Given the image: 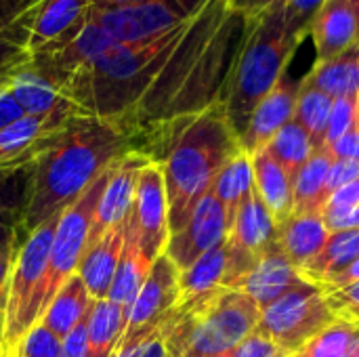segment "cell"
<instances>
[{
  "label": "cell",
  "instance_id": "5b68a950",
  "mask_svg": "<svg viewBox=\"0 0 359 357\" xmlns=\"http://www.w3.org/2000/svg\"><path fill=\"white\" fill-rule=\"evenodd\" d=\"M259 305L244 292L221 288L191 305L175 307L160 332L168 356L229 357L255 335Z\"/></svg>",
  "mask_w": 359,
  "mask_h": 357
},
{
  "label": "cell",
  "instance_id": "277c9868",
  "mask_svg": "<svg viewBox=\"0 0 359 357\" xmlns=\"http://www.w3.org/2000/svg\"><path fill=\"white\" fill-rule=\"evenodd\" d=\"M288 17L284 0H276L263 13L246 19V36L225 82L221 105L238 137L248 126L257 105L288 72V63L303 42Z\"/></svg>",
  "mask_w": 359,
  "mask_h": 357
},
{
  "label": "cell",
  "instance_id": "9a60e30c",
  "mask_svg": "<svg viewBox=\"0 0 359 357\" xmlns=\"http://www.w3.org/2000/svg\"><path fill=\"white\" fill-rule=\"evenodd\" d=\"M149 162H154V160L147 154H143L139 149H130L111 164L107 183H105L103 194L97 204L88 242H93V240L101 238L105 231L126 223V219L133 210L139 175Z\"/></svg>",
  "mask_w": 359,
  "mask_h": 357
},
{
  "label": "cell",
  "instance_id": "b9f144b4",
  "mask_svg": "<svg viewBox=\"0 0 359 357\" xmlns=\"http://www.w3.org/2000/svg\"><path fill=\"white\" fill-rule=\"evenodd\" d=\"M229 357H290L284 353L276 343H271L269 339L261 337V335H250L242 345H238L233 349V353Z\"/></svg>",
  "mask_w": 359,
  "mask_h": 357
},
{
  "label": "cell",
  "instance_id": "4316f807",
  "mask_svg": "<svg viewBox=\"0 0 359 357\" xmlns=\"http://www.w3.org/2000/svg\"><path fill=\"white\" fill-rule=\"evenodd\" d=\"M6 86L15 95L25 116H46L69 103L59 93V88L48 82L32 63H25L15 69L6 80Z\"/></svg>",
  "mask_w": 359,
  "mask_h": 357
},
{
  "label": "cell",
  "instance_id": "f907efd6",
  "mask_svg": "<svg viewBox=\"0 0 359 357\" xmlns=\"http://www.w3.org/2000/svg\"><path fill=\"white\" fill-rule=\"evenodd\" d=\"M143 0H93L95 8H111V6H126V4H137Z\"/></svg>",
  "mask_w": 359,
  "mask_h": 357
},
{
  "label": "cell",
  "instance_id": "4dcf8cb0",
  "mask_svg": "<svg viewBox=\"0 0 359 357\" xmlns=\"http://www.w3.org/2000/svg\"><path fill=\"white\" fill-rule=\"evenodd\" d=\"M359 259V229H345L330 234L326 246L316 255L305 267H301V274L307 282H313L322 286L337 274H341L345 267H349L353 261Z\"/></svg>",
  "mask_w": 359,
  "mask_h": 357
},
{
  "label": "cell",
  "instance_id": "cb8c5ba5",
  "mask_svg": "<svg viewBox=\"0 0 359 357\" xmlns=\"http://www.w3.org/2000/svg\"><path fill=\"white\" fill-rule=\"evenodd\" d=\"M330 231L318 213L292 215L280 225V246L294 267H305L326 246Z\"/></svg>",
  "mask_w": 359,
  "mask_h": 357
},
{
  "label": "cell",
  "instance_id": "5bb4252c",
  "mask_svg": "<svg viewBox=\"0 0 359 357\" xmlns=\"http://www.w3.org/2000/svg\"><path fill=\"white\" fill-rule=\"evenodd\" d=\"M229 221L223 204L215 198L212 191H208L194 208L189 221L183 229L170 236L166 255L172 259V263L185 271L191 267L202 255L219 246L229 236Z\"/></svg>",
  "mask_w": 359,
  "mask_h": 357
},
{
  "label": "cell",
  "instance_id": "e0dca14e",
  "mask_svg": "<svg viewBox=\"0 0 359 357\" xmlns=\"http://www.w3.org/2000/svg\"><path fill=\"white\" fill-rule=\"evenodd\" d=\"M305 282L307 280L303 278L301 269L290 263V259L284 255L282 246L278 244L267 252H263L255 263V267L246 276H242L231 286V290H240L248 295L263 311Z\"/></svg>",
  "mask_w": 359,
  "mask_h": 357
},
{
  "label": "cell",
  "instance_id": "9c48e42d",
  "mask_svg": "<svg viewBox=\"0 0 359 357\" xmlns=\"http://www.w3.org/2000/svg\"><path fill=\"white\" fill-rule=\"evenodd\" d=\"M206 2L208 0H143L111 8L93 6L88 19L97 23L114 42L135 44L181 25Z\"/></svg>",
  "mask_w": 359,
  "mask_h": 357
},
{
  "label": "cell",
  "instance_id": "7c38bea8",
  "mask_svg": "<svg viewBox=\"0 0 359 357\" xmlns=\"http://www.w3.org/2000/svg\"><path fill=\"white\" fill-rule=\"evenodd\" d=\"M128 225L133 227L147 261L154 263L160 255L166 252L170 240V219L166 181L160 162H149L141 170Z\"/></svg>",
  "mask_w": 359,
  "mask_h": 357
},
{
  "label": "cell",
  "instance_id": "f1b7e54d",
  "mask_svg": "<svg viewBox=\"0 0 359 357\" xmlns=\"http://www.w3.org/2000/svg\"><path fill=\"white\" fill-rule=\"evenodd\" d=\"M151 269V261H147V257L143 255L139 240L133 231V227L128 225L126 219V240H124V250L109 288V301L124 307L126 314H130V307L139 295V290L143 288L147 274Z\"/></svg>",
  "mask_w": 359,
  "mask_h": 357
},
{
  "label": "cell",
  "instance_id": "ffe728a7",
  "mask_svg": "<svg viewBox=\"0 0 359 357\" xmlns=\"http://www.w3.org/2000/svg\"><path fill=\"white\" fill-rule=\"evenodd\" d=\"M318 61H328L359 40V23L351 0H326L309 29Z\"/></svg>",
  "mask_w": 359,
  "mask_h": 357
},
{
  "label": "cell",
  "instance_id": "7402d4cb",
  "mask_svg": "<svg viewBox=\"0 0 359 357\" xmlns=\"http://www.w3.org/2000/svg\"><path fill=\"white\" fill-rule=\"evenodd\" d=\"M90 8L93 0H42L36 6L29 32L32 55L86 21Z\"/></svg>",
  "mask_w": 359,
  "mask_h": 357
},
{
  "label": "cell",
  "instance_id": "d6986e66",
  "mask_svg": "<svg viewBox=\"0 0 359 357\" xmlns=\"http://www.w3.org/2000/svg\"><path fill=\"white\" fill-rule=\"evenodd\" d=\"M124 240H126V223L88 242L78 263V276L82 278L86 290L95 301H103L109 297V288L124 250Z\"/></svg>",
  "mask_w": 359,
  "mask_h": 357
},
{
  "label": "cell",
  "instance_id": "8fae6325",
  "mask_svg": "<svg viewBox=\"0 0 359 357\" xmlns=\"http://www.w3.org/2000/svg\"><path fill=\"white\" fill-rule=\"evenodd\" d=\"M179 299H181V269L164 252L151 263L147 280L130 307L126 332L120 343L143 341L154 332H158L166 322V318L179 305Z\"/></svg>",
  "mask_w": 359,
  "mask_h": 357
},
{
  "label": "cell",
  "instance_id": "836d02e7",
  "mask_svg": "<svg viewBox=\"0 0 359 357\" xmlns=\"http://www.w3.org/2000/svg\"><path fill=\"white\" fill-rule=\"evenodd\" d=\"M265 151L290 175L294 173L318 151L316 143L307 135V130L292 118L265 147Z\"/></svg>",
  "mask_w": 359,
  "mask_h": 357
},
{
  "label": "cell",
  "instance_id": "7a4b0ae2",
  "mask_svg": "<svg viewBox=\"0 0 359 357\" xmlns=\"http://www.w3.org/2000/svg\"><path fill=\"white\" fill-rule=\"evenodd\" d=\"M130 149H135V141L107 120L76 114L63 122L34 160L32 191L15 231V248L42 223L74 206Z\"/></svg>",
  "mask_w": 359,
  "mask_h": 357
},
{
  "label": "cell",
  "instance_id": "f5cc1de1",
  "mask_svg": "<svg viewBox=\"0 0 359 357\" xmlns=\"http://www.w3.org/2000/svg\"><path fill=\"white\" fill-rule=\"evenodd\" d=\"M351 6H353V11H355V17H358L359 23V0H351Z\"/></svg>",
  "mask_w": 359,
  "mask_h": 357
},
{
  "label": "cell",
  "instance_id": "484cf974",
  "mask_svg": "<svg viewBox=\"0 0 359 357\" xmlns=\"http://www.w3.org/2000/svg\"><path fill=\"white\" fill-rule=\"evenodd\" d=\"M303 82L332 99L359 97V40L328 61H316Z\"/></svg>",
  "mask_w": 359,
  "mask_h": 357
},
{
  "label": "cell",
  "instance_id": "44dd1931",
  "mask_svg": "<svg viewBox=\"0 0 359 357\" xmlns=\"http://www.w3.org/2000/svg\"><path fill=\"white\" fill-rule=\"evenodd\" d=\"M227 238L257 259L280 244V225L259 198L257 189L250 191V196L238 210Z\"/></svg>",
  "mask_w": 359,
  "mask_h": 357
},
{
  "label": "cell",
  "instance_id": "d4e9b609",
  "mask_svg": "<svg viewBox=\"0 0 359 357\" xmlns=\"http://www.w3.org/2000/svg\"><path fill=\"white\" fill-rule=\"evenodd\" d=\"M93 303H95V299L90 297L82 278L76 271L57 290V295L53 297L50 305L46 307V311L42 314L38 324L46 326L55 337H59L63 341L90 314Z\"/></svg>",
  "mask_w": 359,
  "mask_h": 357
},
{
  "label": "cell",
  "instance_id": "db71d44e",
  "mask_svg": "<svg viewBox=\"0 0 359 357\" xmlns=\"http://www.w3.org/2000/svg\"><path fill=\"white\" fill-rule=\"evenodd\" d=\"M2 339H4V326L0 324V349H2Z\"/></svg>",
  "mask_w": 359,
  "mask_h": 357
},
{
  "label": "cell",
  "instance_id": "bcb514c9",
  "mask_svg": "<svg viewBox=\"0 0 359 357\" xmlns=\"http://www.w3.org/2000/svg\"><path fill=\"white\" fill-rule=\"evenodd\" d=\"M23 116H25V112L17 103L15 95L6 86V82H0V130L11 126L13 122H17Z\"/></svg>",
  "mask_w": 359,
  "mask_h": 357
},
{
  "label": "cell",
  "instance_id": "8d00e7d4",
  "mask_svg": "<svg viewBox=\"0 0 359 357\" xmlns=\"http://www.w3.org/2000/svg\"><path fill=\"white\" fill-rule=\"evenodd\" d=\"M61 343L46 326L36 324L21 337L13 357H61Z\"/></svg>",
  "mask_w": 359,
  "mask_h": 357
},
{
  "label": "cell",
  "instance_id": "60d3db41",
  "mask_svg": "<svg viewBox=\"0 0 359 357\" xmlns=\"http://www.w3.org/2000/svg\"><path fill=\"white\" fill-rule=\"evenodd\" d=\"M355 181H359V160H334L328 175V187H326L328 198L341 187H347Z\"/></svg>",
  "mask_w": 359,
  "mask_h": 357
},
{
  "label": "cell",
  "instance_id": "ac0fdd59",
  "mask_svg": "<svg viewBox=\"0 0 359 357\" xmlns=\"http://www.w3.org/2000/svg\"><path fill=\"white\" fill-rule=\"evenodd\" d=\"M42 0H0V82L32 61L29 32Z\"/></svg>",
  "mask_w": 359,
  "mask_h": 357
},
{
  "label": "cell",
  "instance_id": "11a10c76",
  "mask_svg": "<svg viewBox=\"0 0 359 357\" xmlns=\"http://www.w3.org/2000/svg\"><path fill=\"white\" fill-rule=\"evenodd\" d=\"M168 357H172V356H168ZM175 357H187V356H175Z\"/></svg>",
  "mask_w": 359,
  "mask_h": 357
},
{
  "label": "cell",
  "instance_id": "f6af8a7d",
  "mask_svg": "<svg viewBox=\"0 0 359 357\" xmlns=\"http://www.w3.org/2000/svg\"><path fill=\"white\" fill-rule=\"evenodd\" d=\"M334 160H359V124L328 145Z\"/></svg>",
  "mask_w": 359,
  "mask_h": 357
},
{
  "label": "cell",
  "instance_id": "3957f363",
  "mask_svg": "<svg viewBox=\"0 0 359 357\" xmlns=\"http://www.w3.org/2000/svg\"><path fill=\"white\" fill-rule=\"evenodd\" d=\"M137 149L162 164L170 236L185 227L225 164L242 151L221 103L154 126L139 137Z\"/></svg>",
  "mask_w": 359,
  "mask_h": 357
},
{
  "label": "cell",
  "instance_id": "52a82bcc",
  "mask_svg": "<svg viewBox=\"0 0 359 357\" xmlns=\"http://www.w3.org/2000/svg\"><path fill=\"white\" fill-rule=\"evenodd\" d=\"M61 215H55L53 219L42 223L38 229H34L25 238V242H21L15 248L0 357H13L17 343L32 328L29 309L40 288V282L44 278L46 265H48V252H50V244H53L57 225L61 221Z\"/></svg>",
  "mask_w": 359,
  "mask_h": 357
},
{
  "label": "cell",
  "instance_id": "7bdbcfd3",
  "mask_svg": "<svg viewBox=\"0 0 359 357\" xmlns=\"http://www.w3.org/2000/svg\"><path fill=\"white\" fill-rule=\"evenodd\" d=\"M13 257H15V244L0 248V324L2 326H4L6 307H8V286H11Z\"/></svg>",
  "mask_w": 359,
  "mask_h": 357
},
{
  "label": "cell",
  "instance_id": "83f0119b",
  "mask_svg": "<svg viewBox=\"0 0 359 357\" xmlns=\"http://www.w3.org/2000/svg\"><path fill=\"white\" fill-rule=\"evenodd\" d=\"M332 154L326 149H318L292 177V196H294V215H322L328 194V175L332 168Z\"/></svg>",
  "mask_w": 359,
  "mask_h": 357
},
{
  "label": "cell",
  "instance_id": "d6a6232c",
  "mask_svg": "<svg viewBox=\"0 0 359 357\" xmlns=\"http://www.w3.org/2000/svg\"><path fill=\"white\" fill-rule=\"evenodd\" d=\"M34 162L27 164H0V223L19 227L29 191H32Z\"/></svg>",
  "mask_w": 359,
  "mask_h": 357
},
{
  "label": "cell",
  "instance_id": "681fc988",
  "mask_svg": "<svg viewBox=\"0 0 359 357\" xmlns=\"http://www.w3.org/2000/svg\"><path fill=\"white\" fill-rule=\"evenodd\" d=\"M15 244V227L0 223V248Z\"/></svg>",
  "mask_w": 359,
  "mask_h": 357
},
{
  "label": "cell",
  "instance_id": "e575fe53",
  "mask_svg": "<svg viewBox=\"0 0 359 357\" xmlns=\"http://www.w3.org/2000/svg\"><path fill=\"white\" fill-rule=\"evenodd\" d=\"M334 99L301 80V93L294 109V120L307 130L318 149H326V133Z\"/></svg>",
  "mask_w": 359,
  "mask_h": 357
},
{
  "label": "cell",
  "instance_id": "30bf717a",
  "mask_svg": "<svg viewBox=\"0 0 359 357\" xmlns=\"http://www.w3.org/2000/svg\"><path fill=\"white\" fill-rule=\"evenodd\" d=\"M114 44L118 42H114L97 23L86 17V21H82L78 27L36 50L29 63L61 93L72 78L88 69Z\"/></svg>",
  "mask_w": 359,
  "mask_h": 357
},
{
  "label": "cell",
  "instance_id": "603a6c76",
  "mask_svg": "<svg viewBox=\"0 0 359 357\" xmlns=\"http://www.w3.org/2000/svg\"><path fill=\"white\" fill-rule=\"evenodd\" d=\"M252 158V177L255 189L278 225L294 215V196H292V177L263 149Z\"/></svg>",
  "mask_w": 359,
  "mask_h": 357
},
{
  "label": "cell",
  "instance_id": "2e32d148",
  "mask_svg": "<svg viewBox=\"0 0 359 357\" xmlns=\"http://www.w3.org/2000/svg\"><path fill=\"white\" fill-rule=\"evenodd\" d=\"M301 93V82L292 80L286 72L271 93L252 112L246 130L240 137V147L244 154L255 156L267 147V143L294 118L297 101Z\"/></svg>",
  "mask_w": 359,
  "mask_h": 357
},
{
  "label": "cell",
  "instance_id": "f546056e",
  "mask_svg": "<svg viewBox=\"0 0 359 357\" xmlns=\"http://www.w3.org/2000/svg\"><path fill=\"white\" fill-rule=\"evenodd\" d=\"M128 324V314L124 307L111 303L109 299L95 301L88 314L86 326V357H111L116 353Z\"/></svg>",
  "mask_w": 359,
  "mask_h": 357
},
{
  "label": "cell",
  "instance_id": "4fadbf2b",
  "mask_svg": "<svg viewBox=\"0 0 359 357\" xmlns=\"http://www.w3.org/2000/svg\"><path fill=\"white\" fill-rule=\"evenodd\" d=\"M259 259L236 246L229 238L202 255L191 267L181 271V299L177 307L191 305L221 288H231L246 276Z\"/></svg>",
  "mask_w": 359,
  "mask_h": 357
},
{
  "label": "cell",
  "instance_id": "6da1fadb",
  "mask_svg": "<svg viewBox=\"0 0 359 357\" xmlns=\"http://www.w3.org/2000/svg\"><path fill=\"white\" fill-rule=\"evenodd\" d=\"M246 36L231 0H208L181 25L135 44H114L61 95L80 116L120 126L133 141L158 124L221 103Z\"/></svg>",
  "mask_w": 359,
  "mask_h": 357
},
{
  "label": "cell",
  "instance_id": "7dc6e473",
  "mask_svg": "<svg viewBox=\"0 0 359 357\" xmlns=\"http://www.w3.org/2000/svg\"><path fill=\"white\" fill-rule=\"evenodd\" d=\"M359 282V259L353 261L349 267H345L341 274H337L334 278H330L328 282L322 284L324 292H332V290H341V288H347L351 284H358Z\"/></svg>",
  "mask_w": 359,
  "mask_h": 357
},
{
  "label": "cell",
  "instance_id": "ba28073f",
  "mask_svg": "<svg viewBox=\"0 0 359 357\" xmlns=\"http://www.w3.org/2000/svg\"><path fill=\"white\" fill-rule=\"evenodd\" d=\"M334 320L337 316L328 305L324 288L305 282L263 309L255 332L294 357Z\"/></svg>",
  "mask_w": 359,
  "mask_h": 357
},
{
  "label": "cell",
  "instance_id": "1f68e13d",
  "mask_svg": "<svg viewBox=\"0 0 359 357\" xmlns=\"http://www.w3.org/2000/svg\"><path fill=\"white\" fill-rule=\"evenodd\" d=\"M252 189H255L252 158L248 154L240 151L225 164V168L219 173V177L215 179V183L210 187L215 198L223 204L229 225L233 223L238 210L242 208V204L246 202V198L250 196Z\"/></svg>",
  "mask_w": 359,
  "mask_h": 357
},
{
  "label": "cell",
  "instance_id": "c3c4849f",
  "mask_svg": "<svg viewBox=\"0 0 359 357\" xmlns=\"http://www.w3.org/2000/svg\"><path fill=\"white\" fill-rule=\"evenodd\" d=\"M276 0H231L233 8L240 11L246 19H252L257 17L259 13H263L267 6H271Z\"/></svg>",
  "mask_w": 359,
  "mask_h": 357
},
{
  "label": "cell",
  "instance_id": "816d5d0a",
  "mask_svg": "<svg viewBox=\"0 0 359 357\" xmlns=\"http://www.w3.org/2000/svg\"><path fill=\"white\" fill-rule=\"evenodd\" d=\"M345 229H359V206L349 215V217H345V221L339 225L337 231H345Z\"/></svg>",
  "mask_w": 359,
  "mask_h": 357
},
{
  "label": "cell",
  "instance_id": "ab89813d",
  "mask_svg": "<svg viewBox=\"0 0 359 357\" xmlns=\"http://www.w3.org/2000/svg\"><path fill=\"white\" fill-rule=\"evenodd\" d=\"M326 299L337 318L359 322V282L341 290L326 292Z\"/></svg>",
  "mask_w": 359,
  "mask_h": 357
},
{
  "label": "cell",
  "instance_id": "8992f818",
  "mask_svg": "<svg viewBox=\"0 0 359 357\" xmlns=\"http://www.w3.org/2000/svg\"><path fill=\"white\" fill-rule=\"evenodd\" d=\"M109 168L80 196V200L74 206H69L61 215V221L57 225V231H55V238L50 244L48 265H46L44 278L40 282V288L34 297L32 309H29V324L32 326H36L40 322L42 314L50 305L57 290L78 271V263H80V259L88 246L90 227L95 221L99 198H101L103 187H105L107 177H109Z\"/></svg>",
  "mask_w": 359,
  "mask_h": 357
},
{
  "label": "cell",
  "instance_id": "74e56055",
  "mask_svg": "<svg viewBox=\"0 0 359 357\" xmlns=\"http://www.w3.org/2000/svg\"><path fill=\"white\" fill-rule=\"evenodd\" d=\"M359 124V97H341L334 99L328 133H326V147L347 135L353 126Z\"/></svg>",
  "mask_w": 359,
  "mask_h": 357
},
{
  "label": "cell",
  "instance_id": "ee69618b",
  "mask_svg": "<svg viewBox=\"0 0 359 357\" xmlns=\"http://www.w3.org/2000/svg\"><path fill=\"white\" fill-rule=\"evenodd\" d=\"M86 326H88V316L63 339V343H61V357H86V347H88Z\"/></svg>",
  "mask_w": 359,
  "mask_h": 357
},
{
  "label": "cell",
  "instance_id": "d590c367",
  "mask_svg": "<svg viewBox=\"0 0 359 357\" xmlns=\"http://www.w3.org/2000/svg\"><path fill=\"white\" fill-rule=\"evenodd\" d=\"M294 357H359V322L337 318Z\"/></svg>",
  "mask_w": 359,
  "mask_h": 357
},
{
  "label": "cell",
  "instance_id": "f35d334b",
  "mask_svg": "<svg viewBox=\"0 0 359 357\" xmlns=\"http://www.w3.org/2000/svg\"><path fill=\"white\" fill-rule=\"evenodd\" d=\"M326 0H284L286 6V17L290 21V25L301 32V34H309L311 23L316 19V15L320 13V8L324 6Z\"/></svg>",
  "mask_w": 359,
  "mask_h": 357
}]
</instances>
